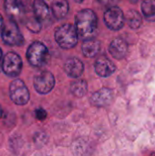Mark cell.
I'll return each instance as SVG.
<instances>
[{"instance_id":"obj_24","label":"cell","mask_w":155,"mask_h":156,"mask_svg":"<svg viewBox=\"0 0 155 156\" xmlns=\"http://www.w3.org/2000/svg\"><path fill=\"white\" fill-rule=\"evenodd\" d=\"M2 62H3V51L0 48V69L2 67Z\"/></svg>"},{"instance_id":"obj_10","label":"cell","mask_w":155,"mask_h":156,"mask_svg":"<svg viewBox=\"0 0 155 156\" xmlns=\"http://www.w3.org/2000/svg\"><path fill=\"white\" fill-rule=\"evenodd\" d=\"M113 98V92L108 88H102L92 94L90 98V102L92 105L97 107L107 106L111 103Z\"/></svg>"},{"instance_id":"obj_9","label":"cell","mask_w":155,"mask_h":156,"mask_svg":"<svg viewBox=\"0 0 155 156\" xmlns=\"http://www.w3.org/2000/svg\"><path fill=\"white\" fill-rule=\"evenodd\" d=\"M95 71L100 77H109L116 70L115 64L106 56H100L97 58L95 64Z\"/></svg>"},{"instance_id":"obj_12","label":"cell","mask_w":155,"mask_h":156,"mask_svg":"<svg viewBox=\"0 0 155 156\" xmlns=\"http://www.w3.org/2000/svg\"><path fill=\"white\" fill-rule=\"evenodd\" d=\"M64 70L69 77L79 78L83 73L84 65L78 58H70L65 62Z\"/></svg>"},{"instance_id":"obj_2","label":"cell","mask_w":155,"mask_h":156,"mask_svg":"<svg viewBox=\"0 0 155 156\" xmlns=\"http://www.w3.org/2000/svg\"><path fill=\"white\" fill-rule=\"evenodd\" d=\"M49 51L48 48L39 41L33 42L26 50V58L29 64L35 68L45 67L49 60Z\"/></svg>"},{"instance_id":"obj_5","label":"cell","mask_w":155,"mask_h":156,"mask_svg":"<svg viewBox=\"0 0 155 156\" xmlns=\"http://www.w3.org/2000/svg\"><path fill=\"white\" fill-rule=\"evenodd\" d=\"M9 95L11 101L16 104L23 106L29 101L30 94L27 87L22 80H14L9 85Z\"/></svg>"},{"instance_id":"obj_8","label":"cell","mask_w":155,"mask_h":156,"mask_svg":"<svg viewBox=\"0 0 155 156\" xmlns=\"http://www.w3.org/2000/svg\"><path fill=\"white\" fill-rule=\"evenodd\" d=\"M125 16L122 10L118 6H111L104 13V22L111 30H120L123 27Z\"/></svg>"},{"instance_id":"obj_11","label":"cell","mask_w":155,"mask_h":156,"mask_svg":"<svg viewBox=\"0 0 155 156\" xmlns=\"http://www.w3.org/2000/svg\"><path fill=\"white\" fill-rule=\"evenodd\" d=\"M128 49V43L122 37H117L113 39L109 47L110 53L116 59H122L123 58H125Z\"/></svg>"},{"instance_id":"obj_3","label":"cell","mask_w":155,"mask_h":156,"mask_svg":"<svg viewBox=\"0 0 155 156\" xmlns=\"http://www.w3.org/2000/svg\"><path fill=\"white\" fill-rule=\"evenodd\" d=\"M55 39L62 48H72L77 45L79 39V34L76 27L71 24H64L60 26L56 29Z\"/></svg>"},{"instance_id":"obj_6","label":"cell","mask_w":155,"mask_h":156,"mask_svg":"<svg viewBox=\"0 0 155 156\" xmlns=\"http://www.w3.org/2000/svg\"><path fill=\"white\" fill-rule=\"evenodd\" d=\"M22 59L16 52H7L3 58L2 69L8 77H16L22 70Z\"/></svg>"},{"instance_id":"obj_16","label":"cell","mask_w":155,"mask_h":156,"mask_svg":"<svg viewBox=\"0 0 155 156\" xmlns=\"http://www.w3.org/2000/svg\"><path fill=\"white\" fill-rule=\"evenodd\" d=\"M69 3L67 0H56L52 4L51 9L55 17L58 19L64 18L69 12Z\"/></svg>"},{"instance_id":"obj_14","label":"cell","mask_w":155,"mask_h":156,"mask_svg":"<svg viewBox=\"0 0 155 156\" xmlns=\"http://www.w3.org/2000/svg\"><path fill=\"white\" fill-rule=\"evenodd\" d=\"M100 50V42L94 38L84 40L82 45V53L87 58L96 57Z\"/></svg>"},{"instance_id":"obj_13","label":"cell","mask_w":155,"mask_h":156,"mask_svg":"<svg viewBox=\"0 0 155 156\" xmlns=\"http://www.w3.org/2000/svg\"><path fill=\"white\" fill-rule=\"evenodd\" d=\"M4 6L6 14L12 19L20 16L24 10L23 5L20 0H5Z\"/></svg>"},{"instance_id":"obj_20","label":"cell","mask_w":155,"mask_h":156,"mask_svg":"<svg viewBox=\"0 0 155 156\" xmlns=\"http://www.w3.org/2000/svg\"><path fill=\"white\" fill-rule=\"evenodd\" d=\"M26 27L33 33H37L41 29V24L40 20H38L36 16L34 18H29L26 23Z\"/></svg>"},{"instance_id":"obj_25","label":"cell","mask_w":155,"mask_h":156,"mask_svg":"<svg viewBox=\"0 0 155 156\" xmlns=\"http://www.w3.org/2000/svg\"><path fill=\"white\" fill-rule=\"evenodd\" d=\"M2 115H3V110H2V108L0 106V118L2 117Z\"/></svg>"},{"instance_id":"obj_7","label":"cell","mask_w":155,"mask_h":156,"mask_svg":"<svg viewBox=\"0 0 155 156\" xmlns=\"http://www.w3.org/2000/svg\"><path fill=\"white\" fill-rule=\"evenodd\" d=\"M35 90L40 94H47L52 90L55 86V78L48 70H43L34 77L33 80Z\"/></svg>"},{"instance_id":"obj_26","label":"cell","mask_w":155,"mask_h":156,"mask_svg":"<svg viewBox=\"0 0 155 156\" xmlns=\"http://www.w3.org/2000/svg\"><path fill=\"white\" fill-rule=\"evenodd\" d=\"M132 2H138V1H140V0H132Z\"/></svg>"},{"instance_id":"obj_19","label":"cell","mask_w":155,"mask_h":156,"mask_svg":"<svg viewBox=\"0 0 155 156\" xmlns=\"http://www.w3.org/2000/svg\"><path fill=\"white\" fill-rule=\"evenodd\" d=\"M126 19L128 21V24H129L130 27H132L133 29L139 28L142 26V23H143V18H142L141 15L135 10H130L127 13Z\"/></svg>"},{"instance_id":"obj_17","label":"cell","mask_w":155,"mask_h":156,"mask_svg":"<svg viewBox=\"0 0 155 156\" xmlns=\"http://www.w3.org/2000/svg\"><path fill=\"white\" fill-rule=\"evenodd\" d=\"M142 11L144 17L151 22H155V0H143Z\"/></svg>"},{"instance_id":"obj_18","label":"cell","mask_w":155,"mask_h":156,"mask_svg":"<svg viewBox=\"0 0 155 156\" xmlns=\"http://www.w3.org/2000/svg\"><path fill=\"white\" fill-rule=\"evenodd\" d=\"M87 89H88V84H87L86 80H75L70 85V90H71L72 94L79 98H81L86 94Z\"/></svg>"},{"instance_id":"obj_4","label":"cell","mask_w":155,"mask_h":156,"mask_svg":"<svg viewBox=\"0 0 155 156\" xmlns=\"http://www.w3.org/2000/svg\"><path fill=\"white\" fill-rule=\"evenodd\" d=\"M3 42L7 46H22L24 44V37L20 29L14 19H10L2 30Z\"/></svg>"},{"instance_id":"obj_15","label":"cell","mask_w":155,"mask_h":156,"mask_svg":"<svg viewBox=\"0 0 155 156\" xmlns=\"http://www.w3.org/2000/svg\"><path fill=\"white\" fill-rule=\"evenodd\" d=\"M33 9L35 16L40 21H44L49 16L48 5L43 0H35L33 4Z\"/></svg>"},{"instance_id":"obj_23","label":"cell","mask_w":155,"mask_h":156,"mask_svg":"<svg viewBox=\"0 0 155 156\" xmlns=\"http://www.w3.org/2000/svg\"><path fill=\"white\" fill-rule=\"evenodd\" d=\"M4 28V18L2 15L0 14V33H2V30Z\"/></svg>"},{"instance_id":"obj_21","label":"cell","mask_w":155,"mask_h":156,"mask_svg":"<svg viewBox=\"0 0 155 156\" xmlns=\"http://www.w3.org/2000/svg\"><path fill=\"white\" fill-rule=\"evenodd\" d=\"M35 115H36V118L37 120L43 121L47 118V112L42 108H38L35 111Z\"/></svg>"},{"instance_id":"obj_22","label":"cell","mask_w":155,"mask_h":156,"mask_svg":"<svg viewBox=\"0 0 155 156\" xmlns=\"http://www.w3.org/2000/svg\"><path fill=\"white\" fill-rule=\"evenodd\" d=\"M101 4L105 5H111L112 3L115 2V0H99Z\"/></svg>"},{"instance_id":"obj_1","label":"cell","mask_w":155,"mask_h":156,"mask_svg":"<svg viewBox=\"0 0 155 156\" xmlns=\"http://www.w3.org/2000/svg\"><path fill=\"white\" fill-rule=\"evenodd\" d=\"M75 27L79 37L83 40L94 38L98 30V18L91 9L79 11L76 16Z\"/></svg>"}]
</instances>
